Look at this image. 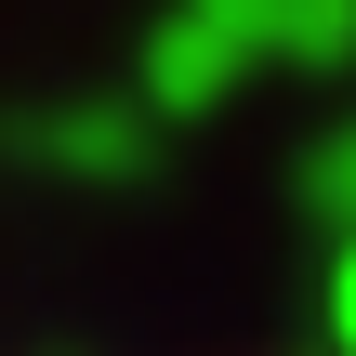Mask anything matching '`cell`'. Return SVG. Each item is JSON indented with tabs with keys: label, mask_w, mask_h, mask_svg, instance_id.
<instances>
[{
	"label": "cell",
	"mask_w": 356,
	"mask_h": 356,
	"mask_svg": "<svg viewBox=\"0 0 356 356\" xmlns=\"http://www.w3.org/2000/svg\"><path fill=\"white\" fill-rule=\"evenodd\" d=\"M330 356H356V225H343V264H330Z\"/></svg>",
	"instance_id": "7a4b0ae2"
},
{
	"label": "cell",
	"mask_w": 356,
	"mask_h": 356,
	"mask_svg": "<svg viewBox=\"0 0 356 356\" xmlns=\"http://www.w3.org/2000/svg\"><path fill=\"white\" fill-rule=\"evenodd\" d=\"M40 159H53V172H92V185H106V172H132V159H145V132H132L119 106H66V119H40Z\"/></svg>",
	"instance_id": "6da1fadb"
}]
</instances>
